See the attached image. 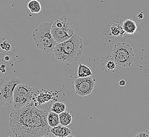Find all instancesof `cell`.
<instances>
[{"label":"cell","mask_w":149,"mask_h":137,"mask_svg":"<svg viewBox=\"0 0 149 137\" xmlns=\"http://www.w3.org/2000/svg\"><path fill=\"white\" fill-rule=\"evenodd\" d=\"M59 116L61 125L67 127L72 123V118L70 112L65 111L59 114Z\"/></svg>","instance_id":"4fadbf2b"},{"label":"cell","mask_w":149,"mask_h":137,"mask_svg":"<svg viewBox=\"0 0 149 137\" xmlns=\"http://www.w3.org/2000/svg\"><path fill=\"white\" fill-rule=\"evenodd\" d=\"M48 113L32 102L21 108L13 109L9 116L12 132L15 137H41L49 134Z\"/></svg>","instance_id":"6da1fadb"},{"label":"cell","mask_w":149,"mask_h":137,"mask_svg":"<svg viewBox=\"0 0 149 137\" xmlns=\"http://www.w3.org/2000/svg\"><path fill=\"white\" fill-rule=\"evenodd\" d=\"M27 6L32 13H39L42 10L41 3L38 0H30Z\"/></svg>","instance_id":"9a60e30c"},{"label":"cell","mask_w":149,"mask_h":137,"mask_svg":"<svg viewBox=\"0 0 149 137\" xmlns=\"http://www.w3.org/2000/svg\"><path fill=\"white\" fill-rule=\"evenodd\" d=\"M78 77H86L93 75L92 71L88 66L79 63L77 71Z\"/></svg>","instance_id":"7c38bea8"},{"label":"cell","mask_w":149,"mask_h":137,"mask_svg":"<svg viewBox=\"0 0 149 137\" xmlns=\"http://www.w3.org/2000/svg\"><path fill=\"white\" fill-rule=\"evenodd\" d=\"M126 84V81L124 80H121L119 82V85L120 86H125Z\"/></svg>","instance_id":"d6986e66"},{"label":"cell","mask_w":149,"mask_h":137,"mask_svg":"<svg viewBox=\"0 0 149 137\" xmlns=\"http://www.w3.org/2000/svg\"><path fill=\"white\" fill-rule=\"evenodd\" d=\"M134 137H149V134L145 132H140Z\"/></svg>","instance_id":"ac0fdd59"},{"label":"cell","mask_w":149,"mask_h":137,"mask_svg":"<svg viewBox=\"0 0 149 137\" xmlns=\"http://www.w3.org/2000/svg\"><path fill=\"white\" fill-rule=\"evenodd\" d=\"M96 80L91 77H78L74 80L75 93L80 97L88 95L94 89Z\"/></svg>","instance_id":"52a82bcc"},{"label":"cell","mask_w":149,"mask_h":137,"mask_svg":"<svg viewBox=\"0 0 149 137\" xmlns=\"http://www.w3.org/2000/svg\"><path fill=\"white\" fill-rule=\"evenodd\" d=\"M143 17V15L142 14V12H141L138 15V18H139V19H142Z\"/></svg>","instance_id":"ffe728a7"},{"label":"cell","mask_w":149,"mask_h":137,"mask_svg":"<svg viewBox=\"0 0 149 137\" xmlns=\"http://www.w3.org/2000/svg\"><path fill=\"white\" fill-rule=\"evenodd\" d=\"M72 23L67 22L66 25L62 28H57L52 25L51 33L53 38L57 43H61L69 40L74 33Z\"/></svg>","instance_id":"ba28073f"},{"label":"cell","mask_w":149,"mask_h":137,"mask_svg":"<svg viewBox=\"0 0 149 137\" xmlns=\"http://www.w3.org/2000/svg\"><path fill=\"white\" fill-rule=\"evenodd\" d=\"M66 110V104L61 102H56L54 103L51 108V111L54 112L58 114L65 111Z\"/></svg>","instance_id":"2e32d148"},{"label":"cell","mask_w":149,"mask_h":137,"mask_svg":"<svg viewBox=\"0 0 149 137\" xmlns=\"http://www.w3.org/2000/svg\"><path fill=\"white\" fill-rule=\"evenodd\" d=\"M122 28L127 34H133L136 31L138 26L134 21L131 19H127L124 22Z\"/></svg>","instance_id":"30bf717a"},{"label":"cell","mask_w":149,"mask_h":137,"mask_svg":"<svg viewBox=\"0 0 149 137\" xmlns=\"http://www.w3.org/2000/svg\"><path fill=\"white\" fill-rule=\"evenodd\" d=\"M110 31L111 34L115 38L122 37L125 33L122 26H121L119 24L117 23L114 24L111 26Z\"/></svg>","instance_id":"5bb4252c"},{"label":"cell","mask_w":149,"mask_h":137,"mask_svg":"<svg viewBox=\"0 0 149 137\" xmlns=\"http://www.w3.org/2000/svg\"><path fill=\"white\" fill-rule=\"evenodd\" d=\"M74 137V136H71V135H69V136H67V137Z\"/></svg>","instance_id":"7402d4cb"},{"label":"cell","mask_w":149,"mask_h":137,"mask_svg":"<svg viewBox=\"0 0 149 137\" xmlns=\"http://www.w3.org/2000/svg\"><path fill=\"white\" fill-rule=\"evenodd\" d=\"M52 24V22H43L34 30L32 34L36 46L47 54L53 52L55 46L58 44L51 33Z\"/></svg>","instance_id":"3957f363"},{"label":"cell","mask_w":149,"mask_h":137,"mask_svg":"<svg viewBox=\"0 0 149 137\" xmlns=\"http://www.w3.org/2000/svg\"><path fill=\"white\" fill-rule=\"evenodd\" d=\"M32 88L29 85L19 84L15 86L13 92V109H20L31 102Z\"/></svg>","instance_id":"8992f818"},{"label":"cell","mask_w":149,"mask_h":137,"mask_svg":"<svg viewBox=\"0 0 149 137\" xmlns=\"http://www.w3.org/2000/svg\"><path fill=\"white\" fill-rule=\"evenodd\" d=\"M50 132L56 137H66L72 134V130L65 126L59 125L54 127H50Z\"/></svg>","instance_id":"9c48e42d"},{"label":"cell","mask_w":149,"mask_h":137,"mask_svg":"<svg viewBox=\"0 0 149 137\" xmlns=\"http://www.w3.org/2000/svg\"><path fill=\"white\" fill-rule=\"evenodd\" d=\"M47 122L50 127H54L60 125L59 114L50 112L47 115Z\"/></svg>","instance_id":"8fae6325"},{"label":"cell","mask_w":149,"mask_h":137,"mask_svg":"<svg viewBox=\"0 0 149 137\" xmlns=\"http://www.w3.org/2000/svg\"><path fill=\"white\" fill-rule=\"evenodd\" d=\"M21 82V79L16 76H6L0 79V106L13 104L14 90Z\"/></svg>","instance_id":"5b68a950"},{"label":"cell","mask_w":149,"mask_h":137,"mask_svg":"<svg viewBox=\"0 0 149 137\" xmlns=\"http://www.w3.org/2000/svg\"><path fill=\"white\" fill-rule=\"evenodd\" d=\"M83 51V41L74 32L69 40L58 43L53 52L57 60L65 63H72L80 59Z\"/></svg>","instance_id":"7a4b0ae2"},{"label":"cell","mask_w":149,"mask_h":137,"mask_svg":"<svg viewBox=\"0 0 149 137\" xmlns=\"http://www.w3.org/2000/svg\"><path fill=\"white\" fill-rule=\"evenodd\" d=\"M116 63L112 60L111 57V55L109 57V60H106V62H104V68L106 71H113L116 68Z\"/></svg>","instance_id":"e0dca14e"},{"label":"cell","mask_w":149,"mask_h":137,"mask_svg":"<svg viewBox=\"0 0 149 137\" xmlns=\"http://www.w3.org/2000/svg\"><path fill=\"white\" fill-rule=\"evenodd\" d=\"M111 57L116 65L128 67L131 66L134 61V53L129 44L121 42L114 46Z\"/></svg>","instance_id":"277c9868"},{"label":"cell","mask_w":149,"mask_h":137,"mask_svg":"<svg viewBox=\"0 0 149 137\" xmlns=\"http://www.w3.org/2000/svg\"><path fill=\"white\" fill-rule=\"evenodd\" d=\"M55 137V136H52V135H49V134H47V135H45V136H42V137Z\"/></svg>","instance_id":"44dd1931"}]
</instances>
